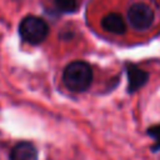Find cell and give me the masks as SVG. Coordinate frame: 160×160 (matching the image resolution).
<instances>
[{"label": "cell", "mask_w": 160, "mask_h": 160, "mask_svg": "<svg viewBox=\"0 0 160 160\" xmlns=\"http://www.w3.org/2000/svg\"><path fill=\"white\" fill-rule=\"evenodd\" d=\"M64 85L74 92H82L92 82V69L85 61H72L64 69Z\"/></svg>", "instance_id": "cell-1"}, {"label": "cell", "mask_w": 160, "mask_h": 160, "mask_svg": "<svg viewBox=\"0 0 160 160\" xmlns=\"http://www.w3.org/2000/svg\"><path fill=\"white\" fill-rule=\"evenodd\" d=\"M148 135L155 140L154 146H152V150H154V151L160 150V124H159V125L150 126V128L148 129Z\"/></svg>", "instance_id": "cell-8"}, {"label": "cell", "mask_w": 160, "mask_h": 160, "mask_svg": "<svg viewBox=\"0 0 160 160\" xmlns=\"http://www.w3.org/2000/svg\"><path fill=\"white\" fill-rule=\"evenodd\" d=\"M10 160H38V150L31 142H19L12 148Z\"/></svg>", "instance_id": "cell-6"}, {"label": "cell", "mask_w": 160, "mask_h": 160, "mask_svg": "<svg viewBox=\"0 0 160 160\" xmlns=\"http://www.w3.org/2000/svg\"><path fill=\"white\" fill-rule=\"evenodd\" d=\"M101 26L106 31L115 34V35H122L126 31L125 20L118 12H110V14L105 15L104 19L101 20Z\"/></svg>", "instance_id": "cell-5"}, {"label": "cell", "mask_w": 160, "mask_h": 160, "mask_svg": "<svg viewBox=\"0 0 160 160\" xmlns=\"http://www.w3.org/2000/svg\"><path fill=\"white\" fill-rule=\"evenodd\" d=\"M19 34L24 41L31 45H38L48 38L49 26L41 18L29 15L21 20L19 25Z\"/></svg>", "instance_id": "cell-2"}, {"label": "cell", "mask_w": 160, "mask_h": 160, "mask_svg": "<svg viewBox=\"0 0 160 160\" xmlns=\"http://www.w3.org/2000/svg\"><path fill=\"white\" fill-rule=\"evenodd\" d=\"M54 2L61 12H74L78 10L80 0H54Z\"/></svg>", "instance_id": "cell-7"}, {"label": "cell", "mask_w": 160, "mask_h": 160, "mask_svg": "<svg viewBox=\"0 0 160 160\" xmlns=\"http://www.w3.org/2000/svg\"><path fill=\"white\" fill-rule=\"evenodd\" d=\"M126 75L129 80V84H128L129 92L138 91L141 86L146 84L149 79V74L134 64H126Z\"/></svg>", "instance_id": "cell-4"}, {"label": "cell", "mask_w": 160, "mask_h": 160, "mask_svg": "<svg viewBox=\"0 0 160 160\" xmlns=\"http://www.w3.org/2000/svg\"><path fill=\"white\" fill-rule=\"evenodd\" d=\"M128 20L136 30H148L154 22V11L144 2H135L128 10Z\"/></svg>", "instance_id": "cell-3"}]
</instances>
